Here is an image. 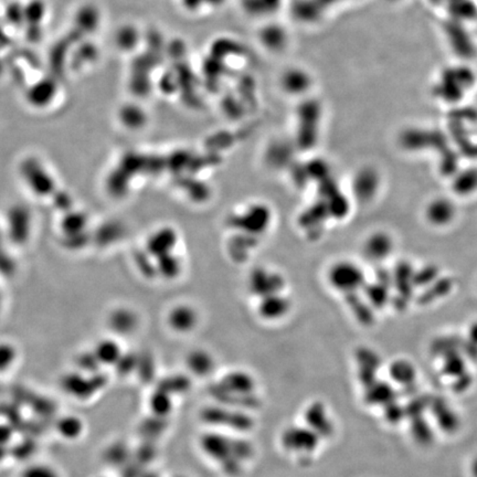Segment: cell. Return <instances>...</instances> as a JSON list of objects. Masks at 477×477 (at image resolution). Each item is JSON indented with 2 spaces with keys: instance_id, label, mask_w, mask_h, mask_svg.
Wrapping results in <instances>:
<instances>
[{
  "instance_id": "13",
  "label": "cell",
  "mask_w": 477,
  "mask_h": 477,
  "mask_svg": "<svg viewBox=\"0 0 477 477\" xmlns=\"http://www.w3.org/2000/svg\"><path fill=\"white\" fill-rule=\"evenodd\" d=\"M390 375L396 382L407 384V386L411 384L413 379L416 378L413 366L406 360H398V362H393L391 364V368H390Z\"/></svg>"
},
{
  "instance_id": "18",
  "label": "cell",
  "mask_w": 477,
  "mask_h": 477,
  "mask_svg": "<svg viewBox=\"0 0 477 477\" xmlns=\"http://www.w3.org/2000/svg\"><path fill=\"white\" fill-rule=\"evenodd\" d=\"M438 274L439 269L436 268V265L427 266L413 276V284L417 283L418 285H425L429 284L431 282H436Z\"/></svg>"
},
{
  "instance_id": "15",
  "label": "cell",
  "mask_w": 477,
  "mask_h": 477,
  "mask_svg": "<svg viewBox=\"0 0 477 477\" xmlns=\"http://www.w3.org/2000/svg\"><path fill=\"white\" fill-rule=\"evenodd\" d=\"M188 364H189V367L191 368L193 373L200 376L208 375L213 369V357L204 351H196V353H191Z\"/></svg>"
},
{
  "instance_id": "1",
  "label": "cell",
  "mask_w": 477,
  "mask_h": 477,
  "mask_svg": "<svg viewBox=\"0 0 477 477\" xmlns=\"http://www.w3.org/2000/svg\"><path fill=\"white\" fill-rule=\"evenodd\" d=\"M202 450L220 464L221 469L230 476H237L242 471V464L254 456V447L246 440L222 434H210L202 436Z\"/></svg>"
},
{
  "instance_id": "21",
  "label": "cell",
  "mask_w": 477,
  "mask_h": 477,
  "mask_svg": "<svg viewBox=\"0 0 477 477\" xmlns=\"http://www.w3.org/2000/svg\"><path fill=\"white\" fill-rule=\"evenodd\" d=\"M469 336H471V340L477 344V323L471 327V331H469Z\"/></svg>"
},
{
  "instance_id": "20",
  "label": "cell",
  "mask_w": 477,
  "mask_h": 477,
  "mask_svg": "<svg viewBox=\"0 0 477 477\" xmlns=\"http://www.w3.org/2000/svg\"><path fill=\"white\" fill-rule=\"evenodd\" d=\"M302 77H303V75H298V73H292V75H290L291 79H293V80H300V79H302ZM295 83H301L302 86H304L305 83H306V80H301V81H292V80H286V86L287 88H291V90H294V86H295Z\"/></svg>"
},
{
  "instance_id": "17",
  "label": "cell",
  "mask_w": 477,
  "mask_h": 477,
  "mask_svg": "<svg viewBox=\"0 0 477 477\" xmlns=\"http://www.w3.org/2000/svg\"><path fill=\"white\" fill-rule=\"evenodd\" d=\"M434 287L431 289L430 292L427 293L425 298L423 300L425 301H432L436 298H441V296L447 295L449 291L452 289V281L449 279H443L439 282H434Z\"/></svg>"
},
{
  "instance_id": "9",
  "label": "cell",
  "mask_w": 477,
  "mask_h": 477,
  "mask_svg": "<svg viewBox=\"0 0 477 477\" xmlns=\"http://www.w3.org/2000/svg\"><path fill=\"white\" fill-rule=\"evenodd\" d=\"M218 384L228 391L243 396L254 395L257 387L252 376L244 371L228 373L220 379Z\"/></svg>"
},
{
  "instance_id": "7",
  "label": "cell",
  "mask_w": 477,
  "mask_h": 477,
  "mask_svg": "<svg viewBox=\"0 0 477 477\" xmlns=\"http://www.w3.org/2000/svg\"><path fill=\"white\" fill-rule=\"evenodd\" d=\"M211 395L221 403V406L240 409L244 411L248 409H255L260 406V401L257 396H243L233 393V392L224 389L218 384L211 387Z\"/></svg>"
},
{
  "instance_id": "11",
  "label": "cell",
  "mask_w": 477,
  "mask_h": 477,
  "mask_svg": "<svg viewBox=\"0 0 477 477\" xmlns=\"http://www.w3.org/2000/svg\"><path fill=\"white\" fill-rule=\"evenodd\" d=\"M290 301L280 293L262 298L259 304V312L266 320H278L287 314L290 309Z\"/></svg>"
},
{
  "instance_id": "16",
  "label": "cell",
  "mask_w": 477,
  "mask_h": 477,
  "mask_svg": "<svg viewBox=\"0 0 477 477\" xmlns=\"http://www.w3.org/2000/svg\"><path fill=\"white\" fill-rule=\"evenodd\" d=\"M477 189V169H469L456 178L454 191L460 195H467Z\"/></svg>"
},
{
  "instance_id": "22",
  "label": "cell",
  "mask_w": 477,
  "mask_h": 477,
  "mask_svg": "<svg viewBox=\"0 0 477 477\" xmlns=\"http://www.w3.org/2000/svg\"><path fill=\"white\" fill-rule=\"evenodd\" d=\"M473 471H474L475 476L477 477V461L475 462L474 467H473Z\"/></svg>"
},
{
  "instance_id": "4",
  "label": "cell",
  "mask_w": 477,
  "mask_h": 477,
  "mask_svg": "<svg viewBox=\"0 0 477 477\" xmlns=\"http://www.w3.org/2000/svg\"><path fill=\"white\" fill-rule=\"evenodd\" d=\"M282 445L291 452L309 454L318 449L320 436L309 427H291L282 436Z\"/></svg>"
},
{
  "instance_id": "8",
  "label": "cell",
  "mask_w": 477,
  "mask_h": 477,
  "mask_svg": "<svg viewBox=\"0 0 477 477\" xmlns=\"http://www.w3.org/2000/svg\"><path fill=\"white\" fill-rule=\"evenodd\" d=\"M456 206L447 198L434 199L425 211V217L429 222L436 226H445L451 224L453 219L456 218Z\"/></svg>"
},
{
  "instance_id": "12",
  "label": "cell",
  "mask_w": 477,
  "mask_h": 477,
  "mask_svg": "<svg viewBox=\"0 0 477 477\" xmlns=\"http://www.w3.org/2000/svg\"><path fill=\"white\" fill-rule=\"evenodd\" d=\"M393 391L390 386L384 382H379L378 380L370 384L366 388V401L369 405H381V406H388L391 403Z\"/></svg>"
},
{
  "instance_id": "10",
  "label": "cell",
  "mask_w": 477,
  "mask_h": 477,
  "mask_svg": "<svg viewBox=\"0 0 477 477\" xmlns=\"http://www.w3.org/2000/svg\"><path fill=\"white\" fill-rule=\"evenodd\" d=\"M357 362H358L359 381L364 384V388H367L377 381L376 373L379 366V357L373 351L362 348L357 353Z\"/></svg>"
},
{
  "instance_id": "3",
  "label": "cell",
  "mask_w": 477,
  "mask_h": 477,
  "mask_svg": "<svg viewBox=\"0 0 477 477\" xmlns=\"http://www.w3.org/2000/svg\"><path fill=\"white\" fill-rule=\"evenodd\" d=\"M202 419L210 425L242 432L251 430L254 427V420L244 410L226 406L204 409Z\"/></svg>"
},
{
  "instance_id": "6",
  "label": "cell",
  "mask_w": 477,
  "mask_h": 477,
  "mask_svg": "<svg viewBox=\"0 0 477 477\" xmlns=\"http://www.w3.org/2000/svg\"><path fill=\"white\" fill-rule=\"evenodd\" d=\"M305 422L320 438H329L334 434V425L322 403H313L306 409Z\"/></svg>"
},
{
  "instance_id": "5",
  "label": "cell",
  "mask_w": 477,
  "mask_h": 477,
  "mask_svg": "<svg viewBox=\"0 0 477 477\" xmlns=\"http://www.w3.org/2000/svg\"><path fill=\"white\" fill-rule=\"evenodd\" d=\"M395 249V242L391 235L387 232H375L366 239L362 252L366 259L373 262H382L391 255Z\"/></svg>"
},
{
  "instance_id": "2",
  "label": "cell",
  "mask_w": 477,
  "mask_h": 477,
  "mask_svg": "<svg viewBox=\"0 0 477 477\" xmlns=\"http://www.w3.org/2000/svg\"><path fill=\"white\" fill-rule=\"evenodd\" d=\"M327 282L336 292L353 294L364 286L366 276L358 263L342 260L331 264L329 269Z\"/></svg>"
},
{
  "instance_id": "19",
  "label": "cell",
  "mask_w": 477,
  "mask_h": 477,
  "mask_svg": "<svg viewBox=\"0 0 477 477\" xmlns=\"http://www.w3.org/2000/svg\"><path fill=\"white\" fill-rule=\"evenodd\" d=\"M25 477H58L49 469L36 467L26 472Z\"/></svg>"
},
{
  "instance_id": "14",
  "label": "cell",
  "mask_w": 477,
  "mask_h": 477,
  "mask_svg": "<svg viewBox=\"0 0 477 477\" xmlns=\"http://www.w3.org/2000/svg\"><path fill=\"white\" fill-rule=\"evenodd\" d=\"M196 313L189 307H180L171 316V324L178 331H189L196 325Z\"/></svg>"
}]
</instances>
